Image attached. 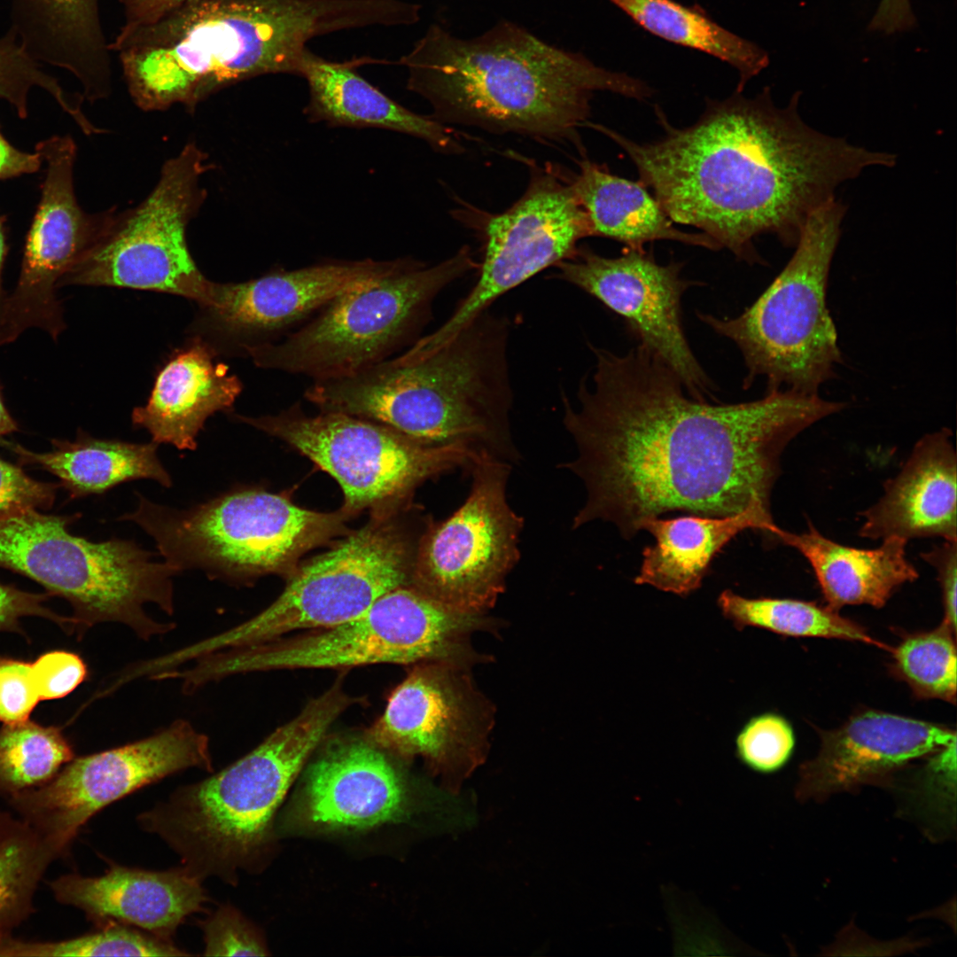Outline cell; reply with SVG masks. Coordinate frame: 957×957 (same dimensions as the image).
I'll return each mask as SVG.
<instances>
[{
  "mask_svg": "<svg viewBox=\"0 0 957 957\" xmlns=\"http://www.w3.org/2000/svg\"><path fill=\"white\" fill-rule=\"evenodd\" d=\"M469 246L432 266L403 268L338 295L274 343L245 351L260 368L315 380L357 373L386 360L418 331L437 295L477 268Z\"/></svg>",
  "mask_w": 957,
  "mask_h": 957,
  "instance_id": "cell-11",
  "label": "cell"
},
{
  "mask_svg": "<svg viewBox=\"0 0 957 957\" xmlns=\"http://www.w3.org/2000/svg\"><path fill=\"white\" fill-rule=\"evenodd\" d=\"M51 597L48 593L38 594L21 590L14 586L0 583V632L24 634L20 619L36 616L53 621L64 630L74 632L72 617L62 616L44 603Z\"/></svg>",
  "mask_w": 957,
  "mask_h": 957,
  "instance_id": "cell-45",
  "label": "cell"
},
{
  "mask_svg": "<svg viewBox=\"0 0 957 957\" xmlns=\"http://www.w3.org/2000/svg\"><path fill=\"white\" fill-rule=\"evenodd\" d=\"M201 882L183 867L151 871L112 865L103 875H63L49 886L58 902L79 908L98 927L119 922L170 940L208 900Z\"/></svg>",
  "mask_w": 957,
  "mask_h": 957,
  "instance_id": "cell-23",
  "label": "cell"
},
{
  "mask_svg": "<svg viewBox=\"0 0 957 957\" xmlns=\"http://www.w3.org/2000/svg\"><path fill=\"white\" fill-rule=\"evenodd\" d=\"M74 758L56 727L29 720L0 729V794L8 798L51 781Z\"/></svg>",
  "mask_w": 957,
  "mask_h": 957,
  "instance_id": "cell-36",
  "label": "cell"
},
{
  "mask_svg": "<svg viewBox=\"0 0 957 957\" xmlns=\"http://www.w3.org/2000/svg\"><path fill=\"white\" fill-rule=\"evenodd\" d=\"M307 801L314 822L364 829L401 816L408 794L380 748L354 740L333 745L313 764Z\"/></svg>",
  "mask_w": 957,
  "mask_h": 957,
  "instance_id": "cell-25",
  "label": "cell"
},
{
  "mask_svg": "<svg viewBox=\"0 0 957 957\" xmlns=\"http://www.w3.org/2000/svg\"><path fill=\"white\" fill-rule=\"evenodd\" d=\"M40 701L31 663L0 657V721L14 724L27 720Z\"/></svg>",
  "mask_w": 957,
  "mask_h": 957,
  "instance_id": "cell-43",
  "label": "cell"
},
{
  "mask_svg": "<svg viewBox=\"0 0 957 957\" xmlns=\"http://www.w3.org/2000/svg\"><path fill=\"white\" fill-rule=\"evenodd\" d=\"M778 528L751 512L647 519L641 529L650 532L656 542L643 549L634 582L687 596L702 586L714 556L738 533L751 529L774 538Z\"/></svg>",
  "mask_w": 957,
  "mask_h": 957,
  "instance_id": "cell-30",
  "label": "cell"
},
{
  "mask_svg": "<svg viewBox=\"0 0 957 957\" xmlns=\"http://www.w3.org/2000/svg\"><path fill=\"white\" fill-rule=\"evenodd\" d=\"M948 428L923 435L876 502L860 513L859 535L957 541V455Z\"/></svg>",
  "mask_w": 957,
  "mask_h": 957,
  "instance_id": "cell-24",
  "label": "cell"
},
{
  "mask_svg": "<svg viewBox=\"0 0 957 957\" xmlns=\"http://www.w3.org/2000/svg\"><path fill=\"white\" fill-rule=\"evenodd\" d=\"M241 391L240 380L198 339L160 370L147 403L134 409L132 422L158 445L194 450L206 420L231 408Z\"/></svg>",
  "mask_w": 957,
  "mask_h": 957,
  "instance_id": "cell-27",
  "label": "cell"
},
{
  "mask_svg": "<svg viewBox=\"0 0 957 957\" xmlns=\"http://www.w3.org/2000/svg\"><path fill=\"white\" fill-rule=\"evenodd\" d=\"M59 487V483L35 480L22 466L0 458V517L31 509L49 510Z\"/></svg>",
  "mask_w": 957,
  "mask_h": 957,
  "instance_id": "cell-42",
  "label": "cell"
},
{
  "mask_svg": "<svg viewBox=\"0 0 957 957\" xmlns=\"http://www.w3.org/2000/svg\"><path fill=\"white\" fill-rule=\"evenodd\" d=\"M844 206L835 198L806 219L797 248L758 300L736 317L697 313L714 332L732 340L747 369L743 388L765 377L766 392L818 394L842 362L826 293Z\"/></svg>",
  "mask_w": 957,
  "mask_h": 957,
  "instance_id": "cell-9",
  "label": "cell"
},
{
  "mask_svg": "<svg viewBox=\"0 0 957 957\" xmlns=\"http://www.w3.org/2000/svg\"><path fill=\"white\" fill-rule=\"evenodd\" d=\"M814 759L801 766L798 794L823 798L886 778L911 761L956 743L954 730L892 713L865 711L823 731Z\"/></svg>",
  "mask_w": 957,
  "mask_h": 957,
  "instance_id": "cell-22",
  "label": "cell"
},
{
  "mask_svg": "<svg viewBox=\"0 0 957 957\" xmlns=\"http://www.w3.org/2000/svg\"><path fill=\"white\" fill-rule=\"evenodd\" d=\"M189 768L214 770L210 741L190 721L178 719L145 738L74 758L48 782L8 801L60 858L104 807Z\"/></svg>",
  "mask_w": 957,
  "mask_h": 957,
  "instance_id": "cell-16",
  "label": "cell"
},
{
  "mask_svg": "<svg viewBox=\"0 0 957 957\" xmlns=\"http://www.w3.org/2000/svg\"><path fill=\"white\" fill-rule=\"evenodd\" d=\"M400 63L408 89L430 103L438 122L555 141H576L593 92L637 100L652 92L510 21L469 39L432 24Z\"/></svg>",
  "mask_w": 957,
  "mask_h": 957,
  "instance_id": "cell-3",
  "label": "cell"
},
{
  "mask_svg": "<svg viewBox=\"0 0 957 957\" xmlns=\"http://www.w3.org/2000/svg\"><path fill=\"white\" fill-rule=\"evenodd\" d=\"M416 550L399 525L377 513L330 551L296 568L268 607L190 645L189 653L200 657L272 642L295 630H320L346 622L388 591L410 584Z\"/></svg>",
  "mask_w": 957,
  "mask_h": 957,
  "instance_id": "cell-12",
  "label": "cell"
},
{
  "mask_svg": "<svg viewBox=\"0 0 957 957\" xmlns=\"http://www.w3.org/2000/svg\"><path fill=\"white\" fill-rule=\"evenodd\" d=\"M486 236L477 283L440 328L413 344L416 354L440 346L500 296L571 256L592 232L572 183L540 170L515 204L489 219Z\"/></svg>",
  "mask_w": 957,
  "mask_h": 957,
  "instance_id": "cell-19",
  "label": "cell"
},
{
  "mask_svg": "<svg viewBox=\"0 0 957 957\" xmlns=\"http://www.w3.org/2000/svg\"><path fill=\"white\" fill-rule=\"evenodd\" d=\"M206 956H264L268 953L254 928L233 906L223 905L201 922Z\"/></svg>",
  "mask_w": 957,
  "mask_h": 957,
  "instance_id": "cell-41",
  "label": "cell"
},
{
  "mask_svg": "<svg viewBox=\"0 0 957 957\" xmlns=\"http://www.w3.org/2000/svg\"><path fill=\"white\" fill-rule=\"evenodd\" d=\"M137 498L120 520L140 526L180 572L198 569L230 584L292 572L303 553L343 529L340 513L306 510L260 488L232 489L183 510Z\"/></svg>",
  "mask_w": 957,
  "mask_h": 957,
  "instance_id": "cell-10",
  "label": "cell"
},
{
  "mask_svg": "<svg viewBox=\"0 0 957 957\" xmlns=\"http://www.w3.org/2000/svg\"><path fill=\"white\" fill-rule=\"evenodd\" d=\"M494 722L495 707L469 666L426 662L396 687L369 735L378 748L422 757L445 790L459 794L487 758Z\"/></svg>",
  "mask_w": 957,
  "mask_h": 957,
  "instance_id": "cell-17",
  "label": "cell"
},
{
  "mask_svg": "<svg viewBox=\"0 0 957 957\" xmlns=\"http://www.w3.org/2000/svg\"><path fill=\"white\" fill-rule=\"evenodd\" d=\"M634 22L667 42L711 55L738 71L735 91L769 65V55L757 43L727 30L701 8L674 0H608Z\"/></svg>",
  "mask_w": 957,
  "mask_h": 957,
  "instance_id": "cell-33",
  "label": "cell"
},
{
  "mask_svg": "<svg viewBox=\"0 0 957 957\" xmlns=\"http://www.w3.org/2000/svg\"><path fill=\"white\" fill-rule=\"evenodd\" d=\"M195 144L163 165L136 207L117 214L105 232L59 280L68 284L155 291L205 301L211 281L189 251L186 229L206 198L202 175L212 167Z\"/></svg>",
  "mask_w": 957,
  "mask_h": 957,
  "instance_id": "cell-13",
  "label": "cell"
},
{
  "mask_svg": "<svg viewBox=\"0 0 957 957\" xmlns=\"http://www.w3.org/2000/svg\"><path fill=\"white\" fill-rule=\"evenodd\" d=\"M76 145L67 135L35 144L45 164L41 197L27 235L20 273L7 295L0 319V347L25 331L38 328L57 341L64 331L58 284L105 232L117 213L89 214L78 204L74 186Z\"/></svg>",
  "mask_w": 957,
  "mask_h": 957,
  "instance_id": "cell-18",
  "label": "cell"
},
{
  "mask_svg": "<svg viewBox=\"0 0 957 957\" xmlns=\"http://www.w3.org/2000/svg\"><path fill=\"white\" fill-rule=\"evenodd\" d=\"M31 666L41 700L58 699L69 695L88 676L84 660L78 654L66 650L43 653L31 663Z\"/></svg>",
  "mask_w": 957,
  "mask_h": 957,
  "instance_id": "cell-44",
  "label": "cell"
},
{
  "mask_svg": "<svg viewBox=\"0 0 957 957\" xmlns=\"http://www.w3.org/2000/svg\"><path fill=\"white\" fill-rule=\"evenodd\" d=\"M372 0H191L157 20L121 28L118 52L129 93L147 111H192L230 85L298 75L307 43L370 27Z\"/></svg>",
  "mask_w": 957,
  "mask_h": 957,
  "instance_id": "cell-4",
  "label": "cell"
},
{
  "mask_svg": "<svg viewBox=\"0 0 957 957\" xmlns=\"http://www.w3.org/2000/svg\"><path fill=\"white\" fill-rule=\"evenodd\" d=\"M933 567L938 580L943 610V623L956 632L957 541H944L920 554Z\"/></svg>",
  "mask_w": 957,
  "mask_h": 957,
  "instance_id": "cell-46",
  "label": "cell"
},
{
  "mask_svg": "<svg viewBox=\"0 0 957 957\" xmlns=\"http://www.w3.org/2000/svg\"><path fill=\"white\" fill-rule=\"evenodd\" d=\"M717 605L739 631L757 627L786 636L842 639L891 649L827 604L790 598H748L725 589Z\"/></svg>",
  "mask_w": 957,
  "mask_h": 957,
  "instance_id": "cell-34",
  "label": "cell"
},
{
  "mask_svg": "<svg viewBox=\"0 0 957 957\" xmlns=\"http://www.w3.org/2000/svg\"><path fill=\"white\" fill-rule=\"evenodd\" d=\"M682 263L658 264L651 253L625 248L617 258L578 247L555 265V276L590 294L621 316L641 346L666 364L691 398L716 401L714 383L685 336L681 298L696 282L681 277Z\"/></svg>",
  "mask_w": 957,
  "mask_h": 957,
  "instance_id": "cell-20",
  "label": "cell"
},
{
  "mask_svg": "<svg viewBox=\"0 0 957 957\" xmlns=\"http://www.w3.org/2000/svg\"><path fill=\"white\" fill-rule=\"evenodd\" d=\"M11 17L10 30L33 59L71 73L89 102L107 97L111 49L98 0H12Z\"/></svg>",
  "mask_w": 957,
  "mask_h": 957,
  "instance_id": "cell-26",
  "label": "cell"
},
{
  "mask_svg": "<svg viewBox=\"0 0 957 957\" xmlns=\"http://www.w3.org/2000/svg\"><path fill=\"white\" fill-rule=\"evenodd\" d=\"M19 431V425L6 408L0 392V438Z\"/></svg>",
  "mask_w": 957,
  "mask_h": 957,
  "instance_id": "cell-50",
  "label": "cell"
},
{
  "mask_svg": "<svg viewBox=\"0 0 957 957\" xmlns=\"http://www.w3.org/2000/svg\"><path fill=\"white\" fill-rule=\"evenodd\" d=\"M955 633L937 629L906 634L892 650L893 671L920 698L956 701Z\"/></svg>",
  "mask_w": 957,
  "mask_h": 957,
  "instance_id": "cell-38",
  "label": "cell"
},
{
  "mask_svg": "<svg viewBox=\"0 0 957 957\" xmlns=\"http://www.w3.org/2000/svg\"><path fill=\"white\" fill-rule=\"evenodd\" d=\"M735 756L748 768L762 774L780 769L794 747V734L780 715L763 713L747 720L735 739Z\"/></svg>",
  "mask_w": 957,
  "mask_h": 957,
  "instance_id": "cell-40",
  "label": "cell"
},
{
  "mask_svg": "<svg viewBox=\"0 0 957 957\" xmlns=\"http://www.w3.org/2000/svg\"><path fill=\"white\" fill-rule=\"evenodd\" d=\"M499 624L487 613L450 608L409 584L388 591L338 626L204 656L194 673L207 685L232 675L272 670L439 661L471 667L490 659L474 650L472 635L497 631Z\"/></svg>",
  "mask_w": 957,
  "mask_h": 957,
  "instance_id": "cell-8",
  "label": "cell"
},
{
  "mask_svg": "<svg viewBox=\"0 0 957 957\" xmlns=\"http://www.w3.org/2000/svg\"><path fill=\"white\" fill-rule=\"evenodd\" d=\"M236 417L285 441L334 478L344 493L346 513L399 502L428 478L468 470L479 454L424 446L348 414L307 416L298 404L277 415Z\"/></svg>",
  "mask_w": 957,
  "mask_h": 957,
  "instance_id": "cell-14",
  "label": "cell"
},
{
  "mask_svg": "<svg viewBox=\"0 0 957 957\" xmlns=\"http://www.w3.org/2000/svg\"><path fill=\"white\" fill-rule=\"evenodd\" d=\"M512 464L479 453L460 507L418 539L410 585L455 610L487 613L520 557L524 518L510 506Z\"/></svg>",
  "mask_w": 957,
  "mask_h": 957,
  "instance_id": "cell-15",
  "label": "cell"
},
{
  "mask_svg": "<svg viewBox=\"0 0 957 957\" xmlns=\"http://www.w3.org/2000/svg\"><path fill=\"white\" fill-rule=\"evenodd\" d=\"M124 6L125 24L130 28L153 22L191 0H120Z\"/></svg>",
  "mask_w": 957,
  "mask_h": 957,
  "instance_id": "cell-48",
  "label": "cell"
},
{
  "mask_svg": "<svg viewBox=\"0 0 957 957\" xmlns=\"http://www.w3.org/2000/svg\"><path fill=\"white\" fill-rule=\"evenodd\" d=\"M80 515H48L36 509L0 517V567L24 575L66 600L79 637L97 624L117 623L149 641L175 628L152 619L153 603L175 611L173 578L181 573L133 541L95 542L68 527Z\"/></svg>",
  "mask_w": 957,
  "mask_h": 957,
  "instance_id": "cell-7",
  "label": "cell"
},
{
  "mask_svg": "<svg viewBox=\"0 0 957 957\" xmlns=\"http://www.w3.org/2000/svg\"><path fill=\"white\" fill-rule=\"evenodd\" d=\"M8 253L5 220L0 215V319L3 314L7 294L3 288V269Z\"/></svg>",
  "mask_w": 957,
  "mask_h": 957,
  "instance_id": "cell-49",
  "label": "cell"
},
{
  "mask_svg": "<svg viewBox=\"0 0 957 957\" xmlns=\"http://www.w3.org/2000/svg\"><path fill=\"white\" fill-rule=\"evenodd\" d=\"M52 449L38 453L0 438V446L12 452L19 465L46 471L58 478L74 498L103 494L131 480L149 478L165 487L172 478L161 463L158 444L97 439L79 431L74 440H51Z\"/></svg>",
  "mask_w": 957,
  "mask_h": 957,
  "instance_id": "cell-31",
  "label": "cell"
},
{
  "mask_svg": "<svg viewBox=\"0 0 957 957\" xmlns=\"http://www.w3.org/2000/svg\"><path fill=\"white\" fill-rule=\"evenodd\" d=\"M506 320L480 314L433 351L315 380L305 398L323 412L381 424L428 447H459L510 464L520 454L510 423Z\"/></svg>",
  "mask_w": 957,
  "mask_h": 957,
  "instance_id": "cell-5",
  "label": "cell"
},
{
  "mask_svg": "<svg viewBox=\"0 0 957 957\" xmlns=\"http://www.w3.org/2000/svg\"><path fill=\"white\" fill-rule=\"evenodd\" d=\"M774 540L799 552L812 567L826 604L838 611L847 605L883 607L903 585L919 572L906 556L907 541L888 537L875 549L836 542L812 522L801 533L779 528Z\"/></svg>",
  "mask_w": 957,
  "mask_h": 957,
  "instance_id": "cell-28",
  "label": "cell"
},
{
  "mask_svg": "<svg viewBox=\"0 0 957 957\" xmlns=\"http://www.w3.org/2000/svg\"><path fill=\"white\" fill-rule=\"evenodd\" d=\"M409 261H328L276 270L246 282H211L201 306L214 327L245 353L284 338L342 292L400 270Z\"/></svg>",
  "mask_w": 957,
  "mask_h": 957,
  "instance_id": "cell-21",
  "label": "cell"
},
{
  "mask_svg": "<svg viewBox=\"0 0 957 957\" xmlns=\"http://www.w3.org/2000/svg\"><path fill=\"white\" fill-rule=\"evenodd\" d=\"M325 691L250 752L211 776L176 789L137 817L200 881L234 883L262 844L270 821L307 759L344 712Z\"/></svg>",
  "mask_w": 957,
  "mask_h": 957,
  "instance_id": "cell-6",
  "label": "cell"
},
{
  "mask_svg": "<svg viewBox=\"0 0 957 957\" xmlns=\"http://www.w3.org/2000/svg\"><path fill=\"white\" fill-rule=\"evenodd\" d=\"M57 859L27 822L0 810V933L12 932L34 913L36 889Z\"/></svg>",
  "mask_w": 957,
  "mask_h": 957,
  "instance_id": "cell-35",
  "label": "cell"
},
{
  "mask_svg": "<svg viewBox=\"0 0 957 957\" xmlns=\"http://www.w3.org/2000/svg\"><path fill=\"white\" fill-rule=\"evenodd\" d=\"M170 940L127 924L108 922L94 932L56 941H30L0 933L1 957L186 956Z\"/></svg>",
  "mask_w": 957,
  "mask_h": 957,
  "instance_id": "cell-37",
  "label": "cell"
},
{
  "mask_svg": "<svg viewBox=\"0 0 957 957\" xmlns=\"http://www.w3.org/2000/svg\"><path fill=\"white\" fill-rule=\"evenodd\" d=\"M42 165V157L36 151L27 152L16 148L4 137L0 128V180L36 173Z\"/></svg>",
  "mask_w": 957,
  "mask_h": 957,
  "instance_id": "cell-47",
  "label": "cell"
},
{
  "mask_svg": "<svg viewBox=\"0 0 957 957\" xmlns=\"http://www.w3.org/2000/svg\"><path fill=\"white\" fill-rule=\"evenodd\" d=\"M799 96L778 107L769 87L752 98L735 91L707 99L700 118L684 128L657 105L664 135L652 142L596 128L626 152L674 223L697 228L752 264L760 262L759 236L796 245L808 216L835 198L839 184L866 167L895 163L891 153L809 127L798 112Z\"/></svg>",
  "mask_w": 957,
  "mask_h": 957,
  "instance_id": "cell-2",
  "label": "cell"
},
{
  "mask_svg": "<svg viewBox=\"0 0 957 957\" xmlns=\"http://www.w3.org/2000/svg\"><path fill=\"white\" fill-rule=\"evenodd\" d=\"M591 349L595 371L580 383L576 405L563 397L577 454L561 467L586 490L572 529L601 520L630 539L645 520L672 511L751 512L774 527L771 496L783 451L845 408L787 389L747 402L697 401L640 345L625 354Z\"/></svg>",
  "mask_w": 957,
  "mask_h": 957,
  "instance_id": "cell-1",
  "label": "cell"
},
{
  "mask_svg": "<svg viewBox=\"0 0 957 957\" xmlns=\"http://www.w3.org/2000/svg\"><path fill=\"white\" fill-rule=\"evenodd\" d=\"M572 186L586 211L592 236L608 237L625 248L645 251L644 245L672 240L719 250L720 245L706 234L676 228L655 196L639 180L631 181L610 172L589 160L580 163Z\"/></svg>",
  "mask_w": 957,
  "mask_h": 957,
  "instance_id": "cell-32",
  "label": "cell"
},
{
  "mask_svg": "<svg viewBox=\"0 0 957 957\" xmlns=\"http://www.w3.org/2000/svg\"><path fill=\"white\" fill-rule=\"evenodd\" d=\"M35 87L51 95L84 133L97 131L81 109L83 97L66 91L55 77L43 71L9 30L0 38V100L7 102L20 119H26L28 95Z\"/></svg>",
  "mask_w": 957,
  "mask_h": 957,
  "instance_id": "cell-39",
  "label": "cell"
},
{
  "mask_svg": "<svg viewBox=\"0 0 957 957\" xmlns=\"http://www.w3.org/2000/svg\"><path fill=\"white\" fill-rule=\"evenodd\" d=\"M363 62L330 61L306 51L298 75L308 85L306 113L310 120L335 126L391 129L421 138L440 152H463L444 124L409 111L359 75L354 67Z\"/></svg>",
  "mask_w": 957,
  "mask_h": 957,
  "instance_id": "cell-29",
  "label": "cell"
}]
</instances>
